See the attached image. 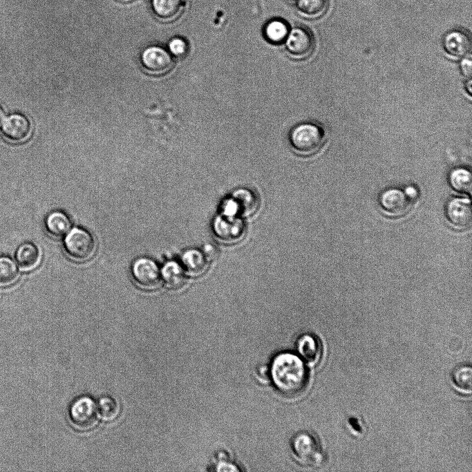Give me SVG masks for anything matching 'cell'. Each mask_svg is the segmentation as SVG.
Listing matches in <instances>:
<instances>
[{
  "label": "cell",
  "mask_w": 472,
  "mask_h": 472,
  "mask_svg": "<svg viewBox=\"0 0 472 472\" xmlns=\"http://www.w3.org/2000/svg\"><path fill=\"white\" fill-rule=\"evenodd\" d=\"M1 131L3 135L13 142L26 140L32 131V124L29 118L21 113H12L1 123Z\"/></svg>",
  "instance_id": "9c48e42d"
},
{
  "label": "cell",
  "mask_w": 472,
  "mask_h": 472,
  "mask_svg": "<svg viewBox=\"0 0 472 472\" xmlns=\"http://www.w3.org/2000/svg\"><path fill=\"white\" fill-rule=\"evenodd\" d=\"M471 367L461 366L454 370L452 379L454 384L462 390L470 392L471 390Z\"/></svg>",
  "instance_id": "484cf974"
},
{
  "label": "cell",
  "mask_w": 472,
  "mask_h": 472,
  "mask_svg": "<svg viewBox=\"0 0 472 472\" xmlns=\"http://www.w3.org/2000/svg\"><path fill=\"white\" fill-rule=\"evenodd\" d=\"M17 276L18 269L15 262L9 257H0V285L11 284Z\"/></svg>",
  "instance_id": "d4e9b609"
},
{
  "label": "cell",
  "mask_w": 472,
  "mask_h": 472,
  "mask_svg": "<svg viewBox=\"0 0 472 472\" xmlns=\"http://www.w3.org/2000/svg\"><path fill=\"white\" fill-rule=\"evenodd\" d=\"M270 377L281 394L294 397L301 393L308 381V371L303 360L291 352H281L272 361Z\"/></svg>",
  "instance_id": "6da1fadb"
},
{
  "label": "cell",
  "mask_w": 472,
  "mask_h": 472,
  "mask_svg": "<svg viewBox=\"0 0 472 472\" xmlns=\"http://www.w3.org/2000/svg\"><path fill=\"white\" fill-rule=\"evenodd\" d=\"M152 8L159 17L172 19L178 17L183 8L182 0H152Z\"/></svg>",
  "instance_id": "ffe728a7"
},
{
  "label": "cell",
  "mask_w": 472,
  "mask_h": 472,
  "mask_svg": "<svg viewBox=\"0 0 472 472\" xmlns=\"http://www.w3.org/2000/svg\"><path fill=\"white\" fill-rule=\"evenodd\" d=\"M131 272L135 284L144 290H155L162 281L158 265L149 258L136 259L132 264Z\"/></svg>",
  "instance_id": "8992f818"
},
{
  "label": "cell",
  "mask_w": 472,
  "mask_h": 472,
  "mask_svg": "<svg viewBox=\"0 0 472 472\" xmlns=\"http://www.w3.org/2000/svg\"><path fill=\"white\" fill-rule=\"evenodd\" d=\"M69 418L75 428L87 431L95 427L98 421L97 404L89 396L76 398L69 408Z\"/></svg>",
  "instance_id": "5b68a950"
},
{
  "label": "cell",
  "mask_w": 472,
  "mask_h": 472,
  "mask_svg": "<svg viewBox=\"0 0 472 472\" xmlns=\"http://www.w3.org/2000/svg\"><path fill=\"white\" fill-rule=\"evenodd\" d=\"M213 227L216 236L226 243L238 240L245 231V225L241 218L223 214L215 218Z\"/></svg>",
  "instance_id": "30bf717a"
},
{
  "label": "cell",
  "mask_w": 472,
  "mask_h": 472,
  "mask_svg": "<svg viewBox=\"0 0 472 472\" xmlns=\"http://www.w3.org/2000/svg\"><path fill=\"white\" fill-rule=\"evenodd\" d=\"M231 198L236 207L238 214L243 216L252 215L257 211L259 205L255 195L246 189L235 191Z\"/></svg>",
  "instance_id": "ac0fdd59"
},
{
  "label": "cell",
  "mask_w": 472,
  "mask_h": 472,
  "mask_svg": "<svg viewBox=\"0 0 472 472\" xmlns=\"http://www.w3.org/2000/svg\"><path fill=\"white\" fill-rule=\"evenodd\" d=\"M169 50L173 56L182 57L188 52V44L184 39L175 37L169 41Z\"/></svg>",
  "instance_id": "4316f807"
},
{
  "label": "cell",
  "mask_w": 472,
  "mask_h": 472,
  "mask_svg": "<svg viewBox=\"0 0 472 472\" xmlns=\"http://www.w3.org/2000/svg\"><path fill=\"white\" fill-rule=\"evenodd\" d=\"M218 463L216 464V471H239V469L236 466L227 461V460L220 457L218 460Z\"/></svg>",
  "instance_id": "83f0119b"
},
{
  "label": "cell",
  "mask_w": 472,
  "mask_h": 472,
  "mask_svg": "<svg viewBox=\"0 0 472 472\" xmlns=\"http://www.w3.org/2000/svg\"><path fill=\"white\" fill-rule=\"evenodd\" d=\"M315 40L312 32L306 28L297 27L288 34L285 39L287 53L296 59H305L313 52Z\"/></svg>",
  "instance_id": "ba28073f"
},
{
  "label": "cell",
  "mask_w": 472,
  "mask_h": 472,
  "mask_svg": "<svg viewBox=\"0 0 472 472\" xmlns=\"http://www.w3.org/2000/svg\"><path fill=\"white\" fill-rule=\"evenodd\" d=\"M98 415L106 422L116 419L120 413L119 404L112 397L104 396L99 399L97 404Z\"/></svg>",
  "instance_id": "cb8c5ba5"
},
{
  "label": "cell",
  "mask_w": 472,
  "mask_h": 472,
  "mask_svg": "<svg viewBox=\"0 0 472 472\" xmlns=\"http://www.w3.org/2000/svg\"><path fill=\"white\" fill-rule=\"evenodd\" d=\"M71 220L69 216L62 211L50 212L46 218L45 227L52 237L61 238L70 230Z\"/></svg>",
  "instance_id": "2e32d148"
},
{
  "label": "cell",
  "mask_w": 472,
  "mask_h": 472,
  "mask_svg": "<svg viewBox=\"0 0 472 472\" xmlns=\"http://www.w3.org/2000/svg\"><path fill=\"white\" fill-rule=\"evenodd\" d=\"M5 118V113L4 110L2 108V106L0 105V124H1L2 122L3 121Z\"/></svg>",
  "instance_id": "1f68e13d"
},
{
  "label": "cell",
  "mask_w": 472,
  "mask_h": 472,
  "mask_svg": "<svg viewBox=\"0 0 472 472\" xmlns=\"http://www.w3.org/2000/svg\"><path fill=\"white\" fill-rule=\"evenodd\" d=\"M443 46L446 52L452 56H465L471 48L470 35L462 30H453L444 36Z\"/></svg>",
  "instance_id": "7c38bea8"
},
{
  "label": "cell",
  "mask_w": 472,
  "mask_h": 472,
  "mask_svg": "<svg viewBox=\"0 0 472 472\" xmlns=\"http://www.w3.org/2000/svg\"><path fill=\"white\" fill-rule=\"evenodd\" d=\"M269 370V369H268ZM266 366H261L257 370L258 379H261V381H266L267 378L270 377V371L267 373H265L268 370Z\"/></svg>",
  "instance_id": "f546056e"
},
{
  "label": "cell",
  "mask_w": 472,
  "mask_h": 472,
  "mask_svg": "<svg viewBox=\"0 0 472 472\" xmlns=\"http://www.w3.org/2000/svg\"><path fill=\"white\" fill-rule=\"evenodd\" d=\"M15 258L19 266L25 271L35 268L39 263L40 252L31 243L21 244L16 250Z\"/></svg>",
  "instance_id": "d6986e66"
},
{
  "label": "cell",
  "mask_w": 472,
  "mask_h": 472,
  "mask_svg": "<svg viewBox=\"0 0 472 472\" xmlns=\"http://www.w3.org/2000/svg\"><path fill=\"white\" fill-rule=\"evenodd\" d=\"M471 85H472L471 80L469 79V80L468 81V82L466 83V89H467V91H468V93H469L470 95L472 93Z\"/></svg>",
  "instance_id": "d6a6232c"
},
{
  "label": "cell",
  "mask_w": 472,
  "mask_h": 472,
  "mask_svg": "<svg viewBox=\"0 0 472 472\" xmlns=\"http://www.w3.org/2000/svg\"><path fill=\"white\" fill-rule=\"evenodd\" d=\"M461 71L462 74L469 78L471 77V59L470 58L464 59L461 64Z\"/></svg>",
  "instance_id": "f1b7e54d"
},
{
  "label": "cell",
  "mask_w": 472,
  "mask_h": 472,
  "mask_svg": "<svg viewBox=\"0 0 472 472\" xmlns=\"http://www.w3.org/2000/svg\"><path fill=\"white\" fill-rule=\"evenodd\" d=\"M325 138L323 129L312 123L296 126L290 134V142L295 151L303 155L317 153L322 147Z\"/></svg>",
  "instance_id": "7a4b0ae2"
},
{
  "label": "cell",
  "mask_w": 472,
  "mask_h": 472,
  "mask_svg": "<svg viewBox=\"0 0 472 472\" xmlns=\"http://www.w3.org/2000/svg\"><path fill=\"white\" fill-rule=\"evenodd\" d=\"M161 280L171 290L182 288L187 282V274L182 266L174 261H169L162 266Z\"/></svg>",
  "instance_id": "9a60e30c"
},
{
  "label": "cell",
  "mask_w": 472,
  "mask_h": 472,
  "mask_svg": "<svg viewBox=\"0 0 472 472\" xmlns=\"http://www.w3.org/2000/svg\"><path fill=\"white\" fill-rule=\"evenodd\" d=\"M182 266L187 274L197 276L203 274L209 261L203 252L197 249H188L181 256Z\"/></svg>",
  "instance_id": "e0dca14e"
},
{
  "label": "cell",
  "mask_w": 472,
  "mask_h": 472,
  "mask_svg": "<svg viewBox=\"0 0 472 472\" xmlns=\"http://www.w3.org/2000/svg\"><path fill=\"white\" fill-rule=\"evenodd\" d=\"M64 248L69 258L77 262L91 259L96 250L95 240L88 231L75 227L65 236Z\"/></svg>",
  "instance_id": "277c9868"
},
{
  "label": "cell",
  "mask_w": 472,
  "mask_h": 472,
  "mask_svg": "<svg viewBox=\"0 0 472 472\" xmlns=\"http://www.w3.org/2000/svg\"><path fill=\"white\" fill-rule=\"evenodd\" d=\"M379 203L385 211L395 216L404 214L410 204L405 193L393 188L382 192L379 197Z\"/></svg>",
  "instance_id": "5bb4252c"
},
{
  "label": "cell",
  "mask_w": 472,
  "mask_h": 472,
  "mask_svg": "<svg viewBox=\"0 0 472 472\" xmlns=\"http://www.w3.org/2000/svg\"><path fill=\"white\" fill-rule=\"evenodd\" d=\"M329 0H297L296 8L304 17L317 18L327 10Z\"/></svg>",
  "instance_id": "44dd1931"
},
{
  "label": "cell",
  "mask_w": 472,
  "mask_h": 472,
  "mask_svg": "<svg viewBox=\"0 0 472 472\" xmlns=\"http://www.w3.org/2000/svg\"><path fill=\"white\" fill-rule=\"evenodd\" d=\"M290 1H297V0H290Z\"/></svg>",
  "instance_id": "836d02e7"
},
{
  "label": "cell",
  "mask_w": 472,
  "mask_h": 472,
  "mask_svg": "<svg viewBox=\"0 0 472 472\" xmlns=\"http://www.w3.org/2000/svg\"><path fill=\"white\" fill-rule=\"evenodd\" d=\"M264 32L267 40L270 43L281 44L285 41L289 34V28L285 21L274 19L266 25Z\"/></svg>",
  "instance_id": "603a6c76"
},
{
  "label": "cell",
  "mask_w": 472,
  "mask_h": 472,
  "mask_svg": "<svg viewBox=\"0 0 472 472\" xmlns=\"http://www.w3.org/2000/svg\"><path fill=\"white\" fill-rule=\"evenodd\" d=\"M449 183L456 191L470 193L472 187V176L464 168H456L449 175Z\"/></svg>",
  "instance_id": "7402d4cb"
},
{
  "label": "cell",
  "mask_w": 472,
  "mask_h": 472,
  "mask_svg": "<svg viewBox=\"0 0 472 472\" xmlns=\"http://www.w3.org/2000/svg\"><path fill=\"white\" fill-rule=\"evenodd\" d=\"M141 63L147 73L156 76L169 72L174 64L171 54L160 46L146 48L142 53Z\"/></svg>",
  "instance_id": "52a82bcc"
},
{
  "label": "cell",
  "mask_w": 472,
  "mask_h": 472,
  "mask_svg": "<svg viewBox=\"0 0 472 472\" xmlns=\"http://www.w3.org/2000/svg\"><path fill=\"white\" fill-rule=\"evenodd\" d=\"M445 212L449 222L458 228L471 225L472 211L470 200L464 198H453L446 205Z\"/></svg>",
  "instance_id": "8fae6325"
},
{
  "label": "cell",
  "mask_w": 472,
  "mask_h": 472,
  "mask_svg": "<svg viewBox=\"0 0 472 472\" xmlns=\"http://www.w3.org/2000/svg\"><path fill=\"white\" fill-rule=\"evenodd\" d=\"M290 447L295 459L301 464L317 466L323 462V453L317 438L310 432L301 431L292 437Z\"/></svg>",
  "instance_id": "3957f363"
},
{
  "label": "cell",
  "mask_w": 472,
  "mask_h": 472,
  "mask_svg": "<svg viewBox=\"0 0 472 472\" xmlns=\"http://www.w3.org/2000/svg\"><path fill=\"white\" fill-rule=\"evenodd\" d=\"M299 357L310 365L317 364L321 356L322 348L319 339L312 334L300 336L296 343Z\"/></svg>",
  "instance_id": "4fadbf2b"
},
{
  "label": "cell",
  "mask_w": 472,
  "mask_h": 472,
  "mask_svg": "<svg viewBox=\"0 0 472 472\" xmlns=\"http://www.w3.org/2000/svg\"><path fill=\"white\" fill-rule=\"evenodd\" d=\"M405 194L406 195L408 198H410V199L415 198L417 196V191L416 188L410 186L406 189Z\"/></svg>",
  "instance_id": "4dcf8cb0"
}]
</instances>
